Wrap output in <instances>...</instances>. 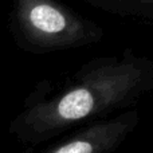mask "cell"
<instances>
[{
	"mask_svg": "<svg viewBox=\"0 0 153 153\" xmlns=\"http://www.w3.org/2000/svg\"><path fill=\"white\" fill-rule=\"evenodd\" d=\"M102 89L98 86H83L65 94L56 102L54 113L58 121H76L87 117L102 101Z\"/></svg>",
	"mask_w": 153,
	"mask_h": 153,
	"instance_id": "cell-1",
	"label": "cell"
},
{
	"mask_svg": "<svg viewBox=\"0 0 153 153\" xmlns=\"http://www.w3.org/2000/svg\"><path fill=\"white\" fill-rule=\"evenodd\" d=\"M94 138H78L59 146L53 153H95L97 145Z\"/></svg>",
	"mask_w": 153,
	"mask_h": 153,
	"instance_id": "cell-3",
	"label": "cell"
},
{
	"mask_svg": "<svg viewBox=\"0 0 153 153\" xmlns=\"http://www.w3.org/2000/svg\"><path fill=\"white\" fill-rule=\"evenodd\" d=\"M27 20L34 31L46 36H56L67 28L65 13L47 3L31 5L27 12Z\"/></svg>",
	"mask_w": 153,
	"mask_h": 153,
	"instance_id": "cell-2",
	"label": "cell"
}]
</instances>
